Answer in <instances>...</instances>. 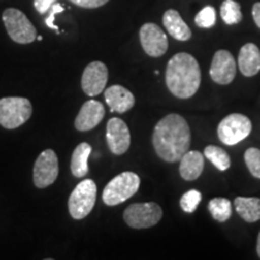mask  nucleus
Returning a JSON list of instances; mask_svg holds the SVG:
<instances>
[{"label":"nucleus","instance_id":"obj_1","mask_svg":"<svg viewBox=\"0 0 260 260\" xmlns=\"http://www.w3.org/2000/svg\"><path fill=\"white\" fill-rule=\"evenodd\" d=\"M191 133L188 123L177 113H170L157 123L152 142L155 153L168 162L180 161L190 148Z\"/></svg>","mask_w":260,"mask_h":260},{"label":"nucleus","instance_id":"obj_2","mask_svg":"<svg viewBox=\"0 0 260 260\" xmlns=\"http://www.w3.org/2000/svg\"><path fill=\"white\" fill-rule=\"evenodd\" d=\"M165 81L171 94L178 99H189L200 87V65L189 53H176L169 60Z\"/></svg>","mask_w":260,"mask_h":260},{"label":"nucleus","instance_id":"obj_3","mask_svg":"<svg viewBox=\"0 0 260 260\" xmlns=\"http://www.w3.org/2000/svg\"><path fill=\"white\" fill-rule=\"evenodd\" d=\"M140 177L135 172L124 171L113 177L103 191V201L107 206H116L124 203L138 193Z\"/></svg>","mask_w":260,"mask_h":260},{"label":"nucleus","instance_id":"obj_4","mask_svg":"<svg viewBox=\"0 0 260 260\" xmlns=\"http://www.w3.org/2000/svg\"><path fill=\"white\" fill-rule=\"evenodd\" d=\"M32 106L27 98L8 96L0 99V125L16 129L31 117Z\"/></svg>","mask_w":260,"mask_h":260},{"label":"nucleus","instance_id":"obj_5","mask_svg":"<svg viewBox=\"0 0 260 260\" xmlns=\"http://www.w3.org/2000/svg\"><path fill=\"white\" fill-rule=\"evenodd\" d=\"M3 22L9 37L17 44H31L37 39V29L21 10L6 9L3 14Z\"/></svg>","mask_w":260,"mask_h":260},{"label":"nucleus","instance_id":"obj_6","mask_svg":"<svg viewBox=\"0 0 260 260\" xmlns=\"http://www.w3.org/2000/svg\"><path fill=\"white\" fill-rule=\"evenodd\" d=\"M96 201V184L93 180H83L70 194L69 212L74 219H83L92 212Z\"/></svg>","mask_w":260,"mask_h":260},{"label":"nucleus","instance_id":"obj_7","mask_svg":"<svg viewBox=\"0 0 260 260\" xmlns=\"http://www.w3.org/2000/svg\"><path fill=\"white\" fill-rule=\"evenodd\" d=\"M162 217V210L155 203L132 204L124 210L123 218L133 229H148L159 223Z\"/></svg>","mask_w":260,"mask_h":260},{"label":"nucleus","instance_id":"obj_8","mask_svg":"<svg viewBox=\"0 0 260 260\" xmlns=\"http://www.w3.org/2000/svg\"><path fill=\"white\" fill-rule=\"evenodd\" d=\"M252 132V122L241 113H232L223 118L217 128V134L223 144L234 146L245 140Z\"/></svg>","mask_w":260,"mask_h":260},{"label":"nucleus","instance_id":"obj_9","mask_svg":"<svg viewBox=\"0 0 260 260\" xmlns=\"http://www.w3.org/2000/svg\"><path fill=\"white\" fill-rule=\"evenodd\" d=\"M59 174L58 157L53 149H45L39 155L32 170V181L37 188H47L54 183Z\"/></svg>","mask_w":260,"mask_h":260},{"label":"nucleus","instance_id":"obj_10","mask_svg":"<svg viewBox=\"0 0 260 260\" xmlns=\"http://www.w3.org/2000/svg\"><path fill=\"white\" fill-rule=\"evenodd\" d=\"M140 42L149 57L158 58L167 53L169 47L168 37L159 25L145 23L140 29Z\"/></svg>","mask_w":260,"mask_h":260},{"label":"nucleus","instance_id":"obj_11","mask_svg":"<svg viewBox=\"0 0 260 260\" xmlns=\"http://www.w3.org/2000/svg\"><path fill=\"white\" fill-rule=\"evenodd\" d=\"M107 79H109V70L103 61H92L86 67L81 86L83 92L88 96H96L105 89Z\"/></svg>","mask_w":260,"mask_h":260},{"label":"nucleus","instance_id":"obj_12","mask_svg":"<svg viewBox=\"0 0 260 260\" xmlns=\"http://www.w3.org/2000/svg\"><path fill=\"white\" fill-rule=\"evenodd\" d=\"M210 76L218 84L232 83L236 76V61L233 54L226 50H219L214 53L210 68Z\"/></svg>","mask_w":260,"mask_h":260},{"label":"nucleus","instance_id":"obj_13","mask_svg":"<svg viewBox=\"0 0 260 260\" xmlns=\"http://www.w3.org/2000/svg\"><path fill=\"white\" fill-rule=\"evenodd\" d=\"M106 141L110 151L116 155H122L130 147V132L128 125L121 118H111L106 125Z\"/></svg>","mask_w":260,"mask_h":260},{"label":"nucleus","instance_id":"obj_14","mask_svg":"<svg viewBox=\"0 0 260 260\" xmlns=\"http://www.w3.org/2000/svg\"><path fill=\"white\" fill-rule=\"evenodd\" d=\"M105 117V107L96 100H88L81 107L75 119V128L80 132H89L95 128Z\"/></svg>","mask_w":260,"mask_h":260},{"label":"nucleus","instance_id":"obj_15","mask_svg":"<svg viewBox=\"0 0 260 260\" xmlns=\"http://www.w3.org/2000/svg\"><path fill=\"white\" fill-rule=\"evenodd\" d=\"M105 102L111 112L124 113L135 105V96L129 89L119 84H113L105 90Z\"/></svg>","mask_w":260,"mask_h":260},{"label":"nucleus","instance_id":"obj_16","mask_svg":"<svg viewBox=\"0 0 260 260\" xmlns=\"http://www.w3.org/2000/svg\"><path fill=\"white\" fill-rule=\"evenodd\" d=\"M237 67L243 76L252 77L255 76L260 71V50L255 44L243 45L240 50Z\"/></svg>","mask_w":260,"mask_h":260},{"label":"nucleus","instance_id":"obj_17","mask_svg":"<svg viewBox=\"0 0 260 260\" xmlns=\"http://www.w3.org/2000/svg\"><path fill=\"white\" fill-rule=\"evenodd\" d=\"M162 24L169 34L178 41H188L191 38V30L178 11L174 9L167 10L162 15Z\"/></svg>","mask_w":260,"mask_h":260},{"label":"nucleus","instance_id":"obj_18","mask_svg":"<svg viewBox=\"0 0 260 260\" xmlns=\"http://www.w3.org/2000/svg\"><path fill=\"white\" fill-rule=\"evenodd\" d=\"M205 160L199 151H188L180 160V175L186 181H195L203 174Z\"/></svg>","mask_w":260,"mask_h":260},{"label":"nucleus","instance_id":"obj_19","mask_svg":"<svg viewBox=\"0 0 260 260\" xmlns=\"http://www.w3.org/2000/svg\"><path fill=\"white\" fill-rule=\"evenodd\" d=\"M92 153V146L87 142H81L76 148L74 149L71 155V174L75 177L82 178L88 174V158Z\"/></svg>","mask_w":260,"mask_h":260},{"label":"nucleus","instance_id":"obj_20","mask_svg":"<svg viewBox=\"0 0 260 260\" xmlns=\"http://www.w3.org/2000/svg\"><path fill=\"white\" fill-rule=\"evenodd\" d=\"M236 212L247 223H254L260 219V199L259 198L237 197L234 201Z\"/></svg>","mask_w":260,"mask_h":260},{"label":"nucleus","instance_id":"obj_21","mask_svg":"<svg viewBox=\"0 0 260 260\" xmlns=\"http://www.w3.org/2000/svg\"><path fill=\"white\" fill-rule=\"evenodd\" d=\"M204 155L220 171H225L230 168V157L224 149L218 146L210 145L204 149Z\"/></svg>","mask_w":260,"mask_h":260},{"label":"nucleus","instance_id":"obj_22","mask_svg":"<svg viewBox=\"0 0 260 260\" xmlns=\"http://www.w3.org/2000/svg\"><path fill=\"white\" fill-rule=\"evenodd\" d=\"M209 211L218 222H226L232 217V203L225 198H214L209 203Z\"/></svg>","mask_w":260,"mask_h":260},{"label":"nucleus","instance_id":"obj_23","mask_svg":"<svg viewBox=\"0 0 260 260\" xmlns=\"http://www.w3.org/2000/svg\"><path fill=\"white\" fill-rule=\"evenodd\" d=\"M220 17L228 25L237 24L241 22V6L235 0H224L220 5Z\"/></svg>","mask_w":260,"mask_h":260},{"label":"nucleus","instance_id":"obj_24","mask_svg":"<svg viewBox=\"0 0 260 260\" xmlns=\"http://www.w3.org/2000/svg\"><path fill=\"white\" fill-rule=\"evenodd\" d=\"M201 198H203V195H201L199 190H195V189L188 190L187 193L182 195L180 200L181 209L187 213L195 212V210H197L198 206H199Z\"/></svg>","mask_w":260,"mask_h":260},{"label":"nucleus","instance_id":"obj_25","mask_svg":"<svg viewBox=\"0 0 260 260\" xmlns=\"http://www.w3.org/2000/svg\"><path fill=\"white\" fill-rule=\"evenodd\" d=\"M245 162L249 172L255 178H260V149L248 148L245 152Z\"/></svg>","mask_w":260,"mask_h":260},{"label":"nucleus","instance_id":"obj_26","mask_svg":"<svg viewBox=\"0 0 260 260\" xmlns=\"http://www.w3.org/2000/svg\"><path fill=\"white\" fill-rule=\"evenodd\" d=\"M195 24L200 28H212L216 24V10L212 6H206L195 16Z\"/></svg>","mask_w":260,"mask_h":260},{"label":"nucleus","instance_id":"obj_27","mask_svg":"<svg viewBox=\"0 0 260 260\" xmlns=\"http://www.w3.org/2000/svg\"><path fill=\"white\" fill-rule=\"evenodd\" d=\"M64 11V8L63 6H61L60 4H58V3H54L53 5H52V8L50 9V14H48V16H47V18L45 19V23H46V25L48 28H51V29H53V30H56V31H58L59 30V28L57 27L56 24H54V18H56V15H58V14H61V12ZM59 32V31H58Z\"/></svg>","mask_w":260,"mask_h":260},{"label":"nucleus","instance_id":"obj_28","mask_svg":"<svg viewBox=\"0 0 260 260\" xmlns=\"http://www.w3.org/2000/svg\"><path fill=\"white\" fill-rule=\"evenodd\" d=\"M70 2L83 9H96L105 5L110 0H70Z\"/></svg>","mask_w":260,"mask_h":260},{"label":"nucleus","instance_id":"obj_29","mask_svg":"<svg viewBox=\"0 0 260 260\" xmlns=\"http://www.w3.org/2000/svg\"><path fill=\"white\" fill-rule=\"evenodd\" d=\"M54 3H57V0H34V8L39 14L45 15L50 11Z\"/></svg>","mask_w":260,"mask_h":260},{"label":"nucleus","instance_id":"obj_30","mask_svg":"<svg viewBox=\"0 0 260 260\" xmlns=\"http://www.w3.org/2000/svg\"><path fill=\"white\" fill-rule=\"evenodd\" d=\"M252 15H253V19H254L256 27L260 28V2L255 3V4L253 5Z\"/></svg>","mask_w":260,"mask_h":260},{"label":"nucleus","instance_id":"obj_31","mask_svg":"<svg viewBox=\"0 0 260 260\" xmlns=\"http://www.w3.org/2000/svg\"><path fill=\"white\" fill-rule=\"evenodd\" d=\"M256 253H258V256L260 258V233L258 235V240H256Z\"/></svg>","mask_w":260,"mask_h":260},{"label":"nucleus","instance_id":"obj_32","mask_svg":"<svg viewBox=\"0 0 260 260\" xmlns=\"http://www.w3.org/2000/svg\"><path fill=\"white\" fill-rule=\"evenodd\" d=\"M38 40H39V41H41V40H42V37H41V35H39V37H38Z\"/></svg>","mask_w":260,"mask_h":260}]
</instances>
